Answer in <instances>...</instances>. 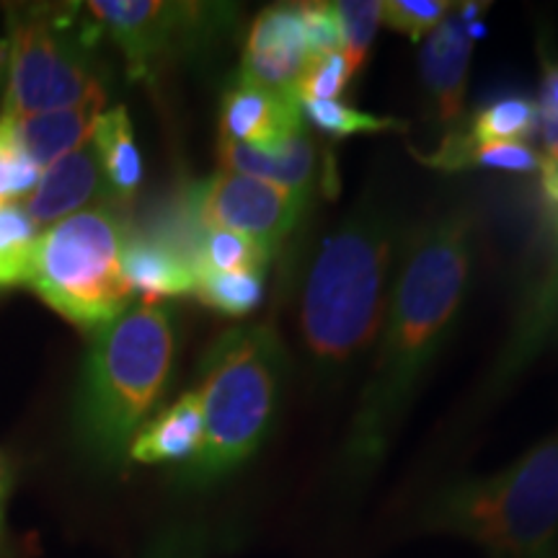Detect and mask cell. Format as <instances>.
<instances>
[{"instance_id":"7402d4cb","label":"cell","mask_w":558,"mask_h":558,"mask_svg":"<svg viewBox=\"0 0 558 558\" xmlns=\"http://www.w3.org/2000/svg\"><path fill=\"white\" fill-rule=\"evenodd\" d=\"M538 128V107L533 101L509 96L488 104L473 117L471 130L465 132L471 143H520Z\"/></svg>"},{"instance_id":"5b68a950","label":"cell","mask_w":558,"mask_h":558,"mask_svg":"<svg viewBox=\"0 0 558 558\" xmlns=\"http://www.w3.org/2000/svg\"><path fill=\"white\" fill-rule=\"evenodd\" d=\"M124 241L128 230L117 205L70 215L39 233L29 288L70 324L94 333L130 308Z\"/></svg>"},{"instance_id":"ac0fdd59","label":"cell","mask_w":558,"mask_h":558,"mask_svg":"<svg viewBox=\"0 0 558 558\" xmlns=\"http://www.w3.org/2000/svg\"><path fill=\"white\" fill-rule=\"evenodd\" d=\"M90 145L99 156L101 173L107 179L114 205H128L137 194L140 181H143V160H140L135 130H132L128 109H104L94 128V135H90Z\"/></svg>"},{"instance_id":"cb8c5ba5","label":"cell","mask_w":558,"mask_h":558,"mask_svg":"<svg viewBox=\"0 0 558 558\" xmlns=\"http://www.w3.org/2000/svg\"><path fill=\"white\" fill-rule=\"evenodd\" d=\"M303 114L329 137H349L365 135V132H386V130H403L407 124L390 117H375L367 111L347 107L341 101H303Z\"/></svg>"},{"instance_id":"2e32d148","label":"cell","mask_w":558,"mask_h":558,"mask_svg":"<svg viewBox=\"0 0 558 558\" xmlns=\"http://www.w3.org/2000/svg\"><path fill=\"white\" fill-rule=\"evenodd\" d=\"M122 275L132 298L156 305L163 298L194 292V267L190 256L166 239H128L122 251Z\"/></svg>"},{"instance_id":"6da1fadb","label":"cell","mask_w":558,"mask_h":558,"mask_svg":"<svg viewBox=\"0 0 558 558\" xmlns=\"http://www.w3.org/2000/svg\"><path fill=\"white\" fill-rule=\"evenodd\" d=\"M473 243L476 230L465 207L424 220L403 241L378 357L357 399V416L347 442L354 463H369L380 456L448 339L471 282Z\"/></svg>"},{"instance_id":"d6986e66","label":"cell","mask_w":558,"mask_h":558,"mask_svg":"<svg viewBox=\"0 0 558 558\" xmlns=\"http://www.w3.org/2000/svg\"><path fill=\"white\" fill-rule=\"evenodd\" d=\"M271 254L259 241L222 228H202L194 254V277L197 271H259L264 275Z\"/></svg>"},{"instance_id":"4fadbf2b","label":"cell","mask_w":558,"mask_h":558,"mask_svg":"<svg viewBox=\"0 0 558 558\" xmlns=\"http://www.w3.org/2000/svg\"><path fill=\"white\" fill-rule=\"evenodd\" d=\"M471 47L473 41L465 32L460 11L450 13L424 41L422 81L435 99V111L445 128H452L463 120Z\"/></svg>"},{"instance_id":"83f0119b","label":"cell","mask_w":558,"mask_h":558,"mask_svg":"<svg viewBox=\"0 0 558 558\" xmlns=\"http://www.w3.org/2000/svg\"><path fill=\"white\" fill-rule=\"evenodd\" d=\"M303 13L305 41H308L311 60L326 54L344 52V34H341L339 13L333 3H298Z\"/></svg>"},{"instance_id":"4dcf8cb0","label":"cell","mask_w":558,"mask_h":558,"mask_svg":"<svg viewBox=\"0 0 558 558\" xmlns=\"http://www.w3.org/2000/svg\"><path fill=\"white\" fill-rule=\"evenodd\" d=\"M5 497H9V469H5L3 458H0V520L5 514Z\"/></svg>"},{"instance_id":"3957f363","label":"cell","mask_w":558,"mask_h":558,"mask_svg":"<svg viewBox=\"0 0 558 558\" xmlns=\"http://www.w3.org/2000/svg\"><path fill=\"white\" fill-rule=\"evenodd\" d=\"M169 311L137 303L94 331L83 365L75 427L99 458L117 460L156 407L173 365Z\"/></svg>"},{"instance_id":"1f68e13d","label":"cell","mask_w":558,"mask_h":558,"mask_svg":"<svg viewBox=\"0 0 558 558\" xmlns=\"http://www.w3.org/2000/svg\"><path fill=\"white\" fill-rule=\"evenodd\" d=\"M9 73V39H0V78Z\"/></svg>"},{"instance_id":"7c38bea8","label":"cell","mask_w":558,"mask_h":558,"mask_svg":"<svg viewBox=\"0 0 558 558\" xmlns=\"http://www.w3.org/2000/svg\"><path fill=\"white\" fill-rule=\"evenodd\" d=\"M99 205H114V199L90 143L47 166L34 190L21 199V207L37 228H50L70 215Z\"/></svg>"},{"instance_id":"277c9868","label":"cell","mask_w":558,"mask_h":558,"mask_svg":"<svg viewBox=\"0 0 558 558\" xmlns=\"http://www.w3.org/2000/svg\"><path fill=\"white\" fill-rule=\"evenodd\" d=\"M284 362L271 324L233 326L213 341L197 388L205 437L190 463L194 481L218 478L259 450L275 422Z\"/></svg>"},{"instance_id":"44dd1931","label":"cell","mask_w":558,"mask_h":558,"mask_svg":"<svg viewBox=\"0 0 558 558\" xmlns=\"http://www.w3.org/2000/svg\"><path fill=\"white\" fill-rule=\"evenodd\" d=\"M194 295L207 308L228 318H246L262 305L264 275L259 271H197Z\"/></svg>"},{"instance_id":"4316f807","label":"cell","mask_w":558,"mask_h":558,"mask_svg":"<svg viewBox=\"0 0 558 558\" xmlns=\"http://www.w3.org/2000/svg\"><path fill=\"white\" fill-rule=\"evenodd\" d=\"M39 173L37 166L16 145L9 124L0 120V207L24 199L39 181Z\"/></svg>"},{"instance_id":"484cf974","label":"cell","mask_w":558,"mask_h":558,"mask_svg":"<svg viewBox=\"0 0 558 558\" xmlns=\"http://www.w3.org/2000/svg\"><path fill=\"white\" fill-rule=\"evenodd\" d=\"M450 9L456 5L445 0H388L383 3V21L388 29L418 41L450 16Z\"/></svg>"},{"instance_id":"d6a6232c","label":"cell","mask_w":558,"mask_h":558,"mask_svg":"<svg viewBox=\"0 0 558 558\" xmlns=\"http://www.w3.org/2000/svg\"><path fill=\"white\" fill-rule=\"evenodd\" d=\"M0 556H3V520H0Z\"/></svg>"},{"instance_id":"8fae6325","label":"cell","mask_w":558,"mask_h":558,"mask_svg":"<svg viewBox=\"0 0 558 558\" xmlns=\"http://www.w3.org/2000/svg\"><path fill=\"white\" fill-rule=\"evenodd\" d=\"M305 132L303 107L292 90L235 81L220 104V140L277 150Z\"/></svg>"},{"instance_id":"5bb4252c","label":"cell","mask_w":558,"mask_h":558,"mask_svg":"<svg viewBox=\"0 0 558 558\" xmlns=\"http://www.w3.org/2000/svg\"><path fill=\"white\" fill-rule=\"evenodd\" d=\"M104 104H107V96H96V99L75 104V107L68 109L41 111V114L19 117V120L0 114V120L9 124L11 135L19 148L24 150V156L39 171H45L54 160L65 158L90 143L96 122L104 114Z\"/></svg>"},{"instance_id":"9c48e42d","label":"cell","mask_w":558,"mask_h":558,"mask_svg":"<svg viewBox=\"0 0 558 558\" xmlns=\"http://www.w3.org/2000/svg\"><path fill=\"white\" fill-rule=\"evenodd\" d=\"M86 11L124 52L132 78H150L171 52L213 32V19L226 13L215 5L158 0H90Z\"/></svg>"},{"instance_id":"ba28073f","label":"cell","mask_w":558,"mask_h":558,"mask_svg":"<svg viewBox=\"0 0 558 558\" xmlns=\"http://www.w3.org/2000/svg\"><path fill=\"white\" fill-rule=\"evenodd\" d=\"M313 199L267 181L220 171L192 192L190 209L199 228H222L275 251L308 218Z\"/></svg>"},{"instance_id":"603a6c76","label":"cell","mask_w":558,"mask_h":558,"mask_svg":"<svg viewBox=\"0 0 558 558\" xmlns=\"http://www.w3.org/2000/svg\"><path fill=\"white\" fill-rule=\"evenodd\" d=\"M339 13L341 34H344V58L352 70V78L365 68L375 32L383 21L380 0H339L333 3Z\"/></svg>"},{"instance_id":"8992f818","label":"cell","mask_w":558,"mask_h":558,"mask_svg":"<svg viewBox=\"0 0 558 558\" xmlns=\"http://www.w3.org/2000/svg\"><path fill=\"white\" fill-rule=\"evenodd\" d=\"M432 522L499 556H538L558 527V442H546L512 469L445 494Z\"/></svg>"},{"instance_id":"9a60e30c","label":"cell","mask_w":558,"mask_h":558,"mask_svg":"<svg viewBox=\"0 0 558 558\" xmlns=\"http://www.w3.org/2000/svg\"><path fill=\"white\" fill-rule=\"evenodd\" d=\"M218 158L226 173L267 181V184L282 186L305 199L316 197L318 150L308 132H300L298 137H292L277 150H262L220 140Z\"/></svg>"},{"instance_id":"f546056e","label":"cell","mask_w":558,"mask_h":558,"mask_svg":"<svg viewBox=\"0 0 558 558\" xmlns=\"http://www.w3.org/2000/svg\"><path fill=\"white\" fill-rule=\"evenodd\" d=\"M543 101L558 109V65H548L546 73V90H543Z\"/></svg>"},{"instance_id":"d4e9b609","label":"cell","mask_w":558,"mask_h":558,"mask_svg":"<svg viewBox=\"0 0 558 558\" xmlns=\"http://www.w3.org/2000/svg\"><path fill=\"white\" fill-rule=\"evenodd\" d=\"M352 81V70L347 65L344 52L326 54V58L311 60L300 75L292 94L298 101H339L344 88Z\"/></svg>"},{"instance_id":"e0dca14e","label":"cell","mask_w":558,"mask_h":558,"mask_svg":"<svg viewBox=\"0 0 558 558\" xmlns=\"http://www.w3.org/2000/svg\"><path fill=\"white\" fill-rule=\"evenodd\" d=\"M205 437V416L197 390L179 396L169 409L145 422L132 437L128 456L135 463H186L197 458Z\"/></svg>"},{"instance_id":"7a4b0ae2","label":"cell","mask_w":558,"mask_h":558,"mask_svg":"<svg viewBox=\"0 0 558 558\" xmlns=\"http://www.w3.org/2000/svg\"><path fill=\"white\" fill-rule=\"evenodd\" d=\"M399 235V215L383 199L365 197L313 254L298 329L318 383H339L380 333Z\"/></svg>"},{"instance_id":"ffe728a7","label":"cell","mask_w":558,"mask_h":558,"mask_svg":"<svg viewBox=\"0 0 558 558\" xmlns=\"http://www.w3.org/2000/svg\"><path fill=\"white\" fill-rule=\"evenodd\" d=\"M37 241L39 228L19 202L0 207V290L29 284Z\"/></svg>"},{"instance_id":"30bf717a","label":"cell","mask_w":558,"mask_h":558,"mask_svg":"<svg viewBox=\"0 0 558 558\" xmlns=\"http://www.w3.org/2000/svg\"><path fill=\"white\" fill-rule=\"evenodd\" d=\"M308 62L311 54L300 5H269L251 24L235 81L275 90H292Z\"/></svg>"},{"instance_id":"52a82bcc","label":"cell","mask_w":558,"mask_h":558,"mask_svg":"<svg viewBox=\"0 0 558 558\" xmlns=\"http://www.w3.org/2000/svg\"><path fill=\"white\" fill-rule=\"evenodd\" d=\"M9 86L3 117H29L68 109L107 96L90 65L83 32L70 16L47 9L9 11Z\"/></svg>"},{"instance_id":"f1b7e54d","label":"cell","mask_w":558,"mask_h":558,"mask_svg":"<svg viewBox=\"0 0 558 558\" xmlns=\"http://www.w3.org/2000/svg\"><path fill=\"white\" fill-rule=\"evenodd\" d=\"M538 122H541L543 148H546V156L541 158V163L543 166H554V169H558V109H554L550 104L541 99Z\"/></svg>"}]
</instances>
